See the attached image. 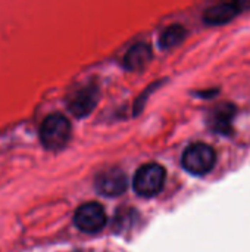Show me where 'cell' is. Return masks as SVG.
I'll return each instance as SVG.
<instances>
[{
	"label": "cell",
	"instance_id": "2",
	"mask_svg": "<svg viewBox=\"0 0 250 252\" xmlns=\"http://www.w3.org/2000/svg\"><path fill=\"white\" fill-rule=\"evenodd\" d=\"M167 173L159 164H146L137 170L133 179V189L139 196L153 198L165 185Z\"/></svg>",
	"mask_w": 250,
	"mask_h": 252
},
{
	"label": "cell",
	"instance_id": "8",
	"mask_svg": "<svg viewBox=\"0 0 250 252\" xmlns=\"http://www.w3.org/2000/svg\"><path fill=\"white\" fill-rule=\"evenodd\" d=\"M239 15L237 3H220L206 9L203 21L208 25H224Z\"/></svg>",
	"mask_w": 250,
	"mask_h": 252
},
{
	"label": "cell",
	"instance_id": "9",
	"mask_svg": "<svg viewBox=\"0 0 250 252\" xmlns=\"http://www.w3.org/2000/svg\"><path fill=\"white\" fill-rule=\"evenodd\" d=\"M186 35H187V31H186L184 27L177 25V24L175 25H171V27H168L161 34V37H159V46L162 49H172V47L181 44L184 41Z\"/></svg>",
	"mask_w": 250,
	"mask_h": 252
},
{
	"label": "cell",
	"instance_id": "6",
	"mask_svg": "<svg viewBox=\"0 0 250 252\" xmlns=\"http://www.w3.org/2000/svg\"><path fill=\"white\" fill-rule=\"evenodd\" d=\"M94 188L100 195L108 196V198H113V196L122 195L127 190L128 180H127V176L121 170L108 168V170H103L102 173H99L96 176Z\"/></svg>",
	"mask_w": 250,
	"mask_h": 252
},
{
	"label": "cell",
	"instance_id": "7",
	"mask_svg": "<svg viewBox=\"0 0 250 252\" xmlns=\"http://www.w3.org/2000/svg\"><path fill=\"white\" fill-rule=\"evenodd\" d=\"M153 58V52L149 44L137 43L128 49L124 58V66L128 71H141L144 69Z\"/></svg>",
	"mask_w": 250,
	"mask_h": 252
},
{
	"label": "cell",
	"instance_id": "3",
	"mask_svg": "<svg viewBox=\"0 0 250 252\" xmlns=\"http://www.w3.org/2000/svg\"><path fill=\"white\" fill-rule=\"evenodd\" d=\"M217 162L215 151L206 143H193L190 145L181 158V164L186 171L193 176H205L212 171Z\"/></svg>",
	"mask_w": 250,
	"mask_h": 252
},
{
	"label": "cell",
	"instance_id": "4",
	"mask_svg": "<svg viewBox=\"0 0 250 252\" xmlns=\"http://www.w3.org/2000/svg\"><path fill=\"white\" fill-rule=\"evenodd\" d=\"M74 224L83 233H99L106 226V213L97 202H87L77 208Z\"/></svg>",
	"mask_w": 250,
	"mask_h": 252
},
{
	"label": "cell",
	"instance_id": "1",
	"mask_svg": "<svg viewBox=\"0 0 250 252\" xmlns=\"http://www.w3.org/2000/svg\"><path fill=\"white\" fill-rule=\"evenodd\" d=\"M71 123L62 114H50L40 126V140L49 151H60L71 139Z\"/></svg>",
	"mask_w": 250,
	"mask_h": 252
},
{
	"label": "cell",
	"instance_id": "5",
	"mask_svg": "<svg viewBox=\"0 0 250 252\" xmlns=\"http://www.w3.org/2000/svg\"><path fill=\"white\" fill-rule=\"evenodd\" d=\"M99 90L94 84H85L77 89L68 97V109L77 118L87 117L97 105Z\"/></svg>",
	"mask_w": 250,
	"mask_h": 252
}]
</instances>
